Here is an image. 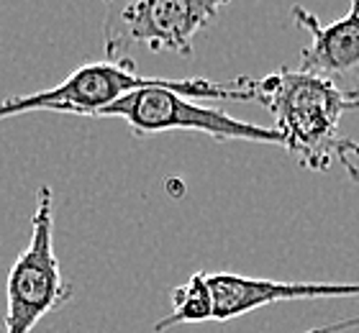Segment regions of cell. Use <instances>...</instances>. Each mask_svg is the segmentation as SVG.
Instances as JSON below:
<instances>
[{
    "instance_id": "cell-3",
    "label": "cell",
    "mask_w": 359,
    "mask_h": 333,
    "mask_svg": "<svg viewBox=\"0 0 359 333\" xmlns=\"http://www.w3.org/2000/svg\"><path fill=\"white\" fill-rule=\"evenodd\" d=\"M231 0H103L105 62H128V49L193 57V39Z\"/></svg>"
},
{
    "instance_id": "cell-9",
    "label": "cell",
    "mask_w": 359,
    "mask_h": 333,
    "mask_svg": "<svg viewBox=\"0 0 359 333\" xmlns=\"http://www.w3.org/2000/svg\"><path fill=\"white\" fill-rule=\"evenodd\" d=\"M352 328H359V315L337 320V323H326V326L308 328V331H303V333H346V331H352Z\"/></svg>"
},
{
    "instance_id": "cell-1",
    "label": "cell",
    "mask_w": 359,
    "mask_h": 333,
    "mask_svg": "<svg viewBox=\"0 0 359 333\" xmlns=\"http://www.w3.org/2000/svg\"><path fill=\"white\" fill-rule=\"evenodd\" d=\"M255 103H262L275 116L283 149L306 170L326 172L341 164L359 185V141L339 133L341 116L359 111V97L344 95L326 80L300 69H280L255 80Z\"/></svg>"
},
{
    "instance_id": "cell-2",
    "label": "cell",
    "mask_w": 359,
    "mask_h": 333,
    "mask_svg": "<svg viewBox=\"0 0 359 333\" xmlns=\"http://www.w3.org/2000/svg\"><path fill=\"white\" fill-rule=\"evenodd\" d=\"M201 97H224V100H255V77H233L229 82H210L205 77L170 80L151 88L134 90L108 105L100 118H121L136 136L165 131H195L216 141H249V144H272L283 147L277 128L259 126L229 116L218 108H205Z\"/></svg>"
},
{
    "instance_id": "cell-7",
    "label": "cell",
    "mask_w": 359,
    "mask_h": 333,
    "mask_svg": "<svg viewBox=\"0 0 359 333\" xmlns=\"http://www.w3.org/2000/svg\"><path fill=\"white\" fill-rule=\"evenodd\" d=\"M213 292V320L241 318L264 305L290 303V300H313V297H359V282H280L247 277V274L218 272L208 274Z\"/></svg>"
},
{
    "instance_id": "cell-8",
    "label": "cell",
    "mask_w": 359,
    "mask_h": 333,
    "mask_svg": "<svg viewBox=\"0 0 359 333\" xmlns=\"http://www.w3.org/2000/svg\"><path fill=\"white\" fill-rule=\"evenodd\" d=\"M172 297V313L154 323V333H162L177 323H205L213 320V292L208 285V274H193L185 285H180L170 292Z\"/></svg>"
},
{
    "instance_id": "cell-5",
    "label": "cell",
    "mask_w": 359,
    "mask_h": 333,
    "mask_svg": "<svg viewBox=\"0 0 359 333\" xmlns=\"http://www.w3.org/2000/svg\"><path fill=\"white\" fill-rule=\"evenodd\" d=\"M167 77H144L134 69V62H88L69 72L60 85L39 90L31 95H11L0 100V121L21 116V113L49 111L69 116L100 118V113L118 97L134 90L151 88Z\"/></svg>"
},
{
    "instance_id": "cell-6",
    "label": "cell",
    "mask_w": 359,
    "mask_h": 333,
    "mask_svg": "<svg viewBox=\"0 0 359 333\" xmlns=\"http://www.w3.org/2000/svg\"><path fill=\"white\" fill-rule=\"evenodd\" d=\"M292 21L311 34V44L300 52V72L359 97V0H349V13L329 26L303 6H292Z\"/></svg>"
},
{
    "instance_id": "cell-4",
    "label": "cell",
    "mask_w": 359,
    "mask_h": 333,
    "mask_svg": "<svg viewBox=\"0 0 359 333\" xmlns=\"http://www.w3.org/2000/svg\"><path fill=\"white\" fill-rule=\"evenodd\" d=\"M6 300V333H31L41 318L72 300V285L65 282L54 254V193L49 185L36 190L31 238L8 272Z\"/></svg>"
}]
</instances>
